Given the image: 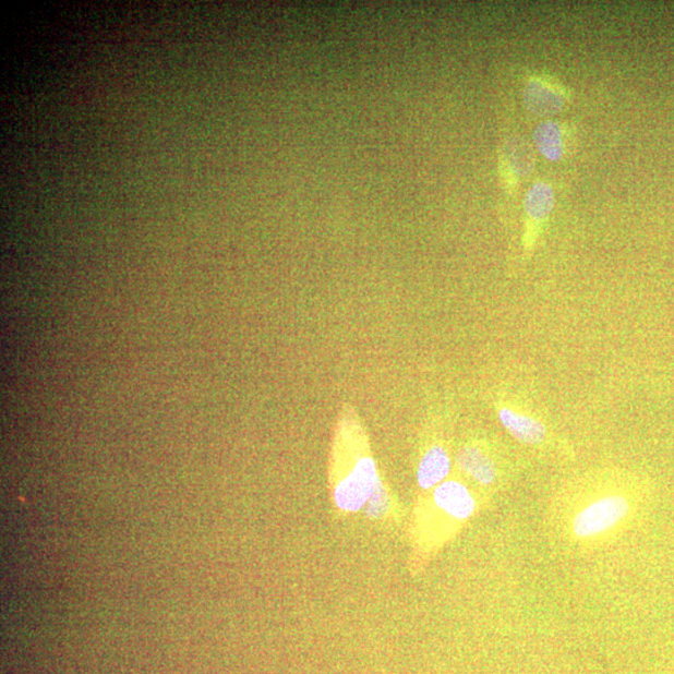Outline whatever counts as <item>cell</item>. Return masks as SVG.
<instances>
[{
  "label": "cell",
  "mask_w": 674,
  "mask_h": 674,
  "mask_svg": "<svg viewBox=\"0 0 674 674\" xmlns=\"http://www.w3.org/2000/svg\"><path fill=\"white\" fill-rule=\"evenodd\" d=\"M452 471V459L441 445L431 446L419 464L418 483L422 490L436 489Z\"/></svg>",
  "instance_id": "cell-6"
},
{
  "label": "cell",
  "mask_w": 674,
  "mask_h": 674,
  "mask_svg": "<svg viewBox=\"0 0 674 674\" xmlns=\"http://www.w3.org/2000/svg\"><path fill=\"white\" fill-rule=\"evenodd\" d=\"M392 501L388 492L382 482L378 481L374 494L371 495L365 506V514L369 518H383L390 508Z\"/></svg>",
  "instance_id": "cell-10"
},
{
  "label": "cell",
  "mask_w": 674,
  "mask_h": 674,
  "mask_svg": "<svg viewBox=\"0 0 674 674\" xmlns=\"http://www.w3.org/2000/svg\"><path fill=\"white\" fill-rule=\"evenodd\" d=\"M333 459V503L342 514H357L366 506L380 481L368 440L357 421L345 419L340 423Z\"/></svg>",
  "instance_id": "cell-2"
},
{
  "label": "cell",
  "mask_w": 674,
  "mask_h": 674,
  "mask_svg": "<svg viewBox=\"0 0 674 674\" xmlns=\"http://www.w3.org/2000/svg\"><path fill=\"white\" fill-rule=\"evenodd\" d=\"M497 417L508 434L518 443L530 446H542L549 443L551 431L540 414L520 400H498Z\"/></svg>",
  "instance_id": "cell-3"
},
{
  "label": "cell",
  "mask_w": 674,
  "mask_h": 674,
  "mask_svg": "<svg viewBox=\"0 0 674 674\" xmlns=\"http://www.w3.org/2000/svg\"><path fill=\"white\" fill-rule=\"evenodd\" d=\"M432 503L446 517L456 522L468 521L477 513V500L462 482L447 480L432 494Z\"/></svg>",
  "instance_id": "cell-4"
},
{
  "label": "cell",
  "mask_w": 674,
  "mask_h": 674,
  "mask_svg": "<svg viewBox=\"0 0 674 674\" xmlns=\"http://www.w3.org/2000/svg\"><path fill=\"white\" fill-rule=\"evenodd\" d=\"M534 143L543 157L552 161L559 160L564 155V134L558 123L544 122L535 129Z\"/></svg>",
  "instance_id": "cell-9"
},
{
  "label": "cell",
  "mask_w": 674,
  "mask_h": 674,
  "mask_svg": "<svg viewBox=\"0 0 674 674\" xmlns=\"http://www.w3.org/2000/svg\"><path fill=\"white\" fill-rule=\"evenodd\" d=\"M457 465L482 486H491L498 477L497 465L486 449L478 445H466L457 454Z\"/></svg>",
  "instance_id": "cell-5"
},
{
  "label": "cell",
  "mask_w": 674,
  "mask_h": 674,
  "mask_svg": "<svg viewBox=\"0 0 674 674\" xmlns=\"http://www.w3.org/2000/svg\"><path fill=\"white\" fill-rule=\"evenodd\" d=\"M525 104L534 115L552 116L565 106V99L556 86L541 80L531 81L525 89Z\"/></svg>",
  "instance_id": "cell-7"
},
{
  "label": "cell",
  "mask_w": 674,
  "mask_h": 674,
  "mask_svg": "<svg viewBox=\"0 0 674 674\" xmlns=\"http://www.w3.org/2000/svg\"><path fill=\"white\" fill-rule=\"evenodd\" d=\"M637 485L627 474L600 473L582 481L569 511L568 531L581 542L607 539L633 517Z\"/></svg>",
  "instance_id": "cell-1"
},
{
  "label": "cell",
  "mask_w": 674,
  "mask_h": 674,
  "mask_svg": "<svg viewBox=\"0 0 674 674\" xmlns=\"http://www.w3.org/2000/svg\"><path fill=\"white\" fill-rule=\"evenodd\" d=\"M555 205V194L549 184H534L530 192L527 193L525 209L530 225L540 227L541 224L549 219V216Z\"/></svg>",
  "instance_id": "cell-8"
}]
</instances>
